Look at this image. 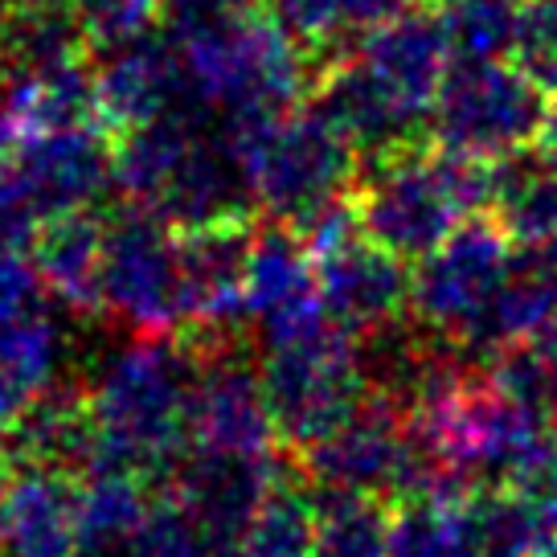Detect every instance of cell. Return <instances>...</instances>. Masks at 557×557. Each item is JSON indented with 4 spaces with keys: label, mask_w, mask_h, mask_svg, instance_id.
I'll use <instances>...</instances> for the list:
<instances>
[{
    "label": "cell",
    "mask_w": 557,
    "mask_h": 557,
    "mask_svg": "<svg viewBox=\"0 0 557 557\" xmlns=\"http://www.w3.org/2000/svg\"><path fill=\"white\" fill-rule=\"evenodd\" d=\"M455 46L443 13L406 9L352 41L320 74V107L341 123L357 152H398L418 144L431 120Z\"/></svg>",
    "instance_id": "obj_1"
},
{
    "label": "cell",
    "mask_w": 557,
    "mask_h": 557,
    "mask_svg": "<svg viewBox=\"0 0 557 557\" xmlns=\"http://www.w3.org/2000/svg\"><path fill=\"white\" fill-rule=\"evenodd\" d=\"M201 345L185 336H136L111 348L87 385L99 431V468L160 475L176 471L193 443Z\"/></svg>",
    "instance_id": "obj_2"
},
{
    "label": "cell",
    "mask_w": 557,
    "mask_h": 557,
    "mask_svg": "<svg viewBox=\"0 0 557 557\" xmlns=\"http://www.w3.org/2000/svg\"><path fill=\"white\" fill-rule=\"evenodd\" d=\"M115 189L181 230L246 222L255 209L238 144L206 111H176L127 127L111 148Z\"/></svg>",
    "instance_id": "obj_3"
},
{
    "label": "cell",
    "mask_w": 557,
    "mask_h": 557,
    "mask_svg": "<svg viewBox=\"0 0 557 557\" xmlns=\"http://www.w3.org/2000/svg\"><path fill=\"white\" fill-rule=\"evenodd\" d=\"M169 41L181 53L193 103L230 132L296 111L312 83L315 53L259 9H222Z\"/></svg>",
    "instance_id": "obj_4"
},
{
    "label": "cell",
    "mask_w": 557,
    "mask_h": 557,
    "mask_svg": "<svg viewBox=\"0 0 557 557\" xmlns=\"http://www.w3.org/2000/svg\"><path fill=\"white\" fill-rule=\"evenodd\" d=\"M357 218L373 243L398 259H422L492 201V164L451 148H398L369 164L352 193Z\"/></svg>",
    "instance_id": "obj_5"
},
{
    "label": "cell",
    "mask_w": 557,
    "mask_h": 557,
    "mask_svg": "<svg viewBox=\"0 0 557 557\" xmlns=\"http://www.w3.org/2000/svg\"><path fill=\"white\" fill-rule=\"evenodd\" d=\"M259 373L278 438L308 451L366 401L369 377L361 345L324 312V304L283 315L259 329Z\"/></svg>",
    "instance_id": "obj_6"
},
{
    "label": "cell",
    "mask_w": 557,
    "mask_h": 557,
    "mask_svg": "<svg viewBox=\"0 0 557 557\" xmlns=\"http://www.w3.org/2000/svg\"><path fill=\"white\" fill-rule=\"evenodd\" d=\"M230 136L243 157L250 201L278 226L304 230L324 209L352 197L357 144L320 103Z\"/></svg>",
    "instance_id": "obj_7"
},
{
    "label": "cell",
    "mask_w": 557,
    "mask_h": 557,
    "mask_svg": "<svg viewBox=\"0 0 557 557\" xmlns=\"http://www.w3.org/2000/svg\"><path fill=\"white\" fill-rule=\"evenodd\" d=\"M517 275L512 243L496 222L471 218L410 275V312L426 332L492 357L500 352V304Z\"/></svg>",
    "instance_id": "obj_8"
},
{
    "label": "cell",
    "mask_w": 557,
    "mask_h": 557,
    "mask_svg": "<svg viewBox=\"0 0 557 557\" xmlns=\"http://www.w3.org/2000/svg\"><path fill=\"white\" fill-rule=\"evenodd\" d=\"M107 189H115V169L99 123L25 132L13 160L0 169V238L34 243L46 222L83 213Z\"/></svg>",
    "instance_id": "obj_9"
},
{
    "label": "cell",
    "mask_w": 557,
    "mask_h": 557,
    "mask_svg": "<svg viewBox=\"0 0 557 557\" xmlns=\"http://www.w3.org/2000/svg\"><path fill=\"white\" fill-rule=\"evenodd\" d=\"M103 312L136 336H181L193 329L181 226L144 206L120 209L107 222Z\"/></svg>",
    "instance_id": "obj_10"
},
{
    "label": "cell",
    "mask_w": 557,
    "mask_h": 557,
    "mask_svg": "<svg viewBox=\"0 0 557 557\" xmlns=\"http://www.w3.org/2000/svg\"><path fill=\"white\" fill-rule=\"evenodd\" d=\"M549 95L505 58H455L435 99L431 123L443 148L500 164L537 144Z\"/></svg>",
    "instance_id": "obj_11"
},
{
    "label": "cell",
    "mask_w": 557,
    "mask_h": 557,
    "mask_svg": "<svg viewBox=\"0 0 557 557\" xmlns=\"http://www.w3.org/2000/svg\"><path fill=\"white\" fill-rule=\"evenodd\" d=\"M296 234L312 250L315 296L324 312L352 336H369L394 324L410 304V271L401 267L406 259L361 230L357 201L324 209Z\"/></svg>",
    "instance_id": "obj_12"
},
{
    "label": "cell",
    "mask_w": 557,
    "mask_h": 557,
    "mask_svg": "<svg viewBox=\"0 0 557 557\" xmlns=\"http://www.w3.org/2000/svg\"><path fill=\"white\" fill-rule=\"evenodd\" d=\"M201 382L193 401V443L230 455H271L275 451V414L262 373L234 341H201Z\"/></svg>",
    "instance_id": "obj_13"
},
{
    "label": "cell",
    "mask_w": 557,
    "mask_h": 557,
    "mask_svg": "<svg viewBox=\"0 0 557 557\" xmlns=\"http://www.w3.org/2000/svg\"><path fill=\"white\" fill-rule=\"evenodd\" d=\"M95 90H99L103 123L120 127V132L176 115V111H201L193 103L189 78H185L181 53L169 41V34L136 37L127 46L99 53Z\"/></svg>",
    "instance_id": "obj_14"
},
{
    "label": "cell",
    "mask_w": 557,
    "mask_h": 557,
    "mask_svg": "<svg viewBox=\"0 0 557 557\" xmlns=\"http://www.w3.org/2000/svg\"><path fill=\"white\" fill-rule=\"evenodd\" d=\"M255 230L246 222H218V226L181 230V255L193 299V332L201 341H226L246 320L243 271Z\"/></svg>",
    "instance_id": "obj_15"
},
{
    "label": "cell",
    "mask_w": 557,
    "mask_h": 557,
    "mask_svg": "<svg viewBox=\"0 0 557 557\" xmlns=\"http://www.w3.org/2000/svg\"><path fill=\"white\" fill-rule=\"evenodd\" d=\"M103 246L107 222L90 209L62 213L34 234V267L46 292L78 315L103 312Z\"/></svg>",
    "instance_id": "obj_16"
},
{
    "label": "cell",
    "mask_w": 557,
    "mask_h": 557,
    "mask_svg": "<svg viewBox=\"0 0 557 557\" xmlns=\"http://www.w3.org/2000/svg\"><path fill=\"white\" fill-rule=\"evenodd\" d=\"M87 50L74 0H9L0 9V87L83 62Z\"/></svg>",
    "instance_id": "obj_17"
},
{
    "label": "cell",
    "mask_w": 557,
    "mask_h": 557,
    "mask_svg": "<svg viewBox=\"0 0 557 557\" xmlns=\"http://www.w3.org/2000/svg\"><path fill=\"white\" fill-rule=\"evenodd\" d=\"M312 304H320V296H315V267L308 243L278 222L271 230H255L243 271L246 320H259V329H267Z\"/></svg>",
    "instance_id": "obj_18"
},
{
    "label": "cell",
    "mask_w": 557,
    "mask_h": 557,
    "mask_svg": "<svg viewBox=\"0 0 557 557\" xmlns=\"http://www.w3.org/2000/svg\"><path fill=\"white\" fill-rule=\"evenodd\" d=\"M492 222L521 250L557 243V169L541 157L500 160L492 169Z\"/></svg>",
    "instance_id": "obj_19"
},
{
    "label": "cell",
    "mask_w": 557,
    "mask_h": 557,
    "mask_svg": "<svg viewBox=\"0 0 557 557\" xmlns=\"http://www.w3.org/2000/svg\"><path fill=\"white\" fill-rule=\"evenodd\" d=\"M21 451L41 468H62V463H83L99 455V431L90 414V398L70 385H50L25 401L13 438Z\"/></svg>",
    "instance_id": "obj_20"
},
{
    "label": "cell",
    "mask_w": 557,
    "mask_h": 557,
    "mask_svg": "<svg viewBox=\"0 0 557 557\" xmlns=\"http://www.w3.org/2000/svg\"><path fill=\"white\" fill-rule=\"evenodd\" d=\"M0 107L25 132H58V127H95V123H103L95 70H87L83 62L4 83L0 87Z\"/></svg>",
    "instance_id": "obj_21"
},
{
    "label": "cell",
    "mask_w": 557,
    "mask_h": 557,
    "mask_svg": "<svg viewBox=\"0 0 557 557\" xmlns=\"http://www.w3.org/2000/svg\"><path fill=\"white\" fill-rule=\"evenodd\" d=\"M406 9H414V0H278V21L312 53H324L348 50Z\"/></svg>",
    "instance_id": "obj_22"
},
{
    "label": "cell",
    "mask_w": 557,
    "mask_h": 557,
    "mask_svg": "<svg viewBox=\"0 0 557 557\" xmlns=\"http://www.w3.org/2000/svg\"><path fill=\"white\" fill-rule=\"evenodd\" d=\"M389 524L382 496L320 487L312 557H389Z\"/></svg>",
    "instance_id": "obj_23"
},
{
    "label": "cell",
    "mask_w": 557,
    "mask_h": 557,
    "mask_svg": "<svg viewBox=\"0 0 557 557\" xmlns=\"http://www.w3.org/2000/svg\"><path fill=\"white\" fill-rule=\"evenodd\" d=\"M315 500L278 480L243 533V557H312Z\"/></svg>",
    "instance_id": "obj_24"
},
{
    "label": "cell",
    "mask_w": 557,
    "mask_h": 557,
    "mask_svg": "<svg viewBox=\"0 0 557 557\" xmlns=\"http://www.w3.org/2000/svg\"><path fill=\"white\" fill-rule=\"evenodd\" d=\"M524 0H438L459 58H505L517 41Z\"/></svg>",
    "instance_id": "obj_25"
},
{
    "label": "cell",
    "mask_w": 557,
    "mask_h": 557,
    "mask_svg": "<svg viewBox=\"0 0 557 557\" xmlns=\"http://www.w3.org/2000/svg\"><path fill=\"white\" fill-rule=\"evenodd\" d=\"M95 53L148 37L160 25V0H74Z\"/></svg>",
    "instance_id": "obj_26"
},
{
    "label": "cell",
    "mask_w": 557,
    "mask_h": 557,
    "mask_svg": "<svg viewBox=\"0 0 557 557\" xmlns=\"http://www.w3.org/2000/svg\"><path fill=\"white\" fill-rule=\"evenodd\" d=\"M512 62L557 99V0H524Z\"/></svg>",
    "instance_id": "obj_27"
},
{
    "label": "cell",
    "mask_w": 557,
    "mask_h": 557,
    "mask_svg": "<svg viewBox=\"0 0 557 557\" xmlns=\"http://www.w3.org/2000/svg\"><path fill=\"white\" fill-rule=\"evenodd\" d=\"M508 492H517L524 505L537 512V521L557 537V426H545L537 443L505 480Z\"/></svg>",
    "instance_id": "obj_28"
},
{
    "label": "cell",
    "mask_w": 557,
    "mask_h": 557,
    "mask_svg": "<svg viewBox=\"0 0 557 557\" xmlns=\"http://www.w3.org/2000/svg\"><path fill=\"white\" fill-rule=\"evenodd\" d=\"M46 283L37 275L34 259L21 250V243L0 238V341L17 329L21 320L46 308Z\"/></svg>",
    "instance_id": "obj_29"
},
{
    "label": "cell",
    "mask_w": 557,
    "mask_h": 557,
    "mask_svg": "<svg viewBox=\"0 0 557 557\" xmlns=\"http://www.w3.org/2000/svg\"><path fill=\"white\" fill-rule=\"evenodd\" d=\"M25 394H21L17 385H9L0 377V443H9L13 438V426H17L21 410H25Z\"/></svg>",
    "instance_id": "obj_30"
},
{
    "label": "cell",
    "mask_w": 557,
    "mask_h": 557,
    "mask_svg": "<svg viewBox=\"0 0 557 557\" xmlns=\"http://www.w3.org/2000/svg\"><path fill=\"white\" fill-rule=\"evenodd\" d=\"M537 152L549 164L557 169V99L549 103V111H545V120H541V132H537Z\"/></svg>",
    "instance_id": "obj_31"
},
{
    "label": "cell",
    "mask_w": 557,
    "mask_h": 557,
    "mask_svg": "<svg viewBox=\"0 0 557 557\" xmlns=\"http://www.w3.org/2000/svg\"><path fill=\"white\" fill-rule=\"evenodd\" d=\"M262 4H271V0H226V9H262Z\"/></svg>",
    "instance_id": "obj_32"
},
{
    "label": "cell",
    "mask_w": 557,
    "mask_h": 557,
    "mask_svg": "<svg viewBox=\"0 0 557 557\" xmlns=\"http://www.w3.org/2000/svg\"><path fill=\"white\" fill-rule=\"evenodd\" d=\"M537 557H557V537L554 541H549V545H545V549H541V554Z\"/></svg>",
    "instance_id": "obj_33"
},
{
    "label": "cell",
    "mask_w": 557,
    "mask_h": 557,
    "mask_svg": "<svg viewBox=\"0 0 557 557\" xmlns=\"http://www.w3.org/2000/svg\"><path fill=\"white\" fill-rule=\"evenodd\" d=\"M4 4H9V0H0V9H4Z\"/></svg>",
    "instance_id": "obj_34"
}]
</instances>
